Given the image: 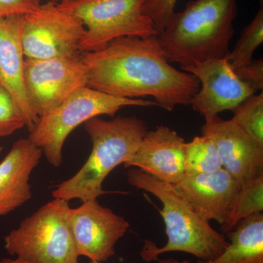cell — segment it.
I'll return each mask as SVG.
<instances>
[{
    "label": "cell",
    "instance_id": "cell-1",
    "mask_svg": "<svg viewBox=\"0 0 263 263\" xmlns=\"http://www.w3.org/2000/svg\"><path fill=\"white\" fill-rule=\"evenodd\" d=\"M81 57L89 87L118 98L152 97L168 111L190 105L200 89L195 76L170 64L157 35L118 38Z\"/></svg>",
    "mask_w": 263,
    "mask_h": 263
},
{
    "label": "cell",
    "instance_id": "cell-2",
    "mask_svg": "<svg viewBox=\"0 0 263 263\" xmlns=\"http://www.w3.org/2000/svg\"><path fill=\"white\" fill-rule=\"evenodd\" d=\"M238 0H192L175 12L157 37L170 62L197 65L229 53Z\"/></svg>",
    "mask_w": 263,
    "mask_h": 263
},
{
    "label": "cell",
    "instance_id": "cell-3",
    "mask_svg": "<svg viewBox=\"0 0 263 263\" xmlns=\"http://www.w3.org/2000/svg\"><path fill=\"white\" fill-rule=\"evenodd\" d=\"M127 178L133 187L152 194L162 204L159 212L165 226L167 243L158 247L151 240H146L141 252L143 260L157 261L162 254L176 252L192 254L198 260H212L229 245L224 235L199 216L171 183L136 167L127 171Z\"/></svg>",
    "mask_w": 263,
    "mask_h": 263
},
{
    "label": "cell",
    "instance_id": "cell-4",
    "mask_svg": "<svg viewBox=\"0 0 263 263\" xmlns=\"http://www.w3.org/2000/svg\"><path fill=\"white\" fill-rule=\"evenodd\" d=\"M84 128L92 143L91 154L77 174L53 190V198L86 201L110 193L103 190L105 179L131 158L148 131L146 123L136 117H95Z\"/></svg>",
    "mask_w": 263,
    "mask_h": 263
},
{
    "label": "cell",
    "instance_id": "cell-5",
    "mask_svg": "<svg viewBox=\"0 0 263 263\" xmlns=\"http://www.w3.org/2000/svg\"><path fill=\"white\" fill-rule=\"evenodd\" d=\"M157 106L155 101L118 98L86 86L76 89L57 108L39 119L29 139L42 150L50 164L60 167L67 137L81 124L100 116L115 117L124 107Z\"/></svg>",
    "mask_w": 263,
    "mask_h": 263
},
{
    "label": "cell",
    "instance_id": "cell-6",
    "mask_svg": "<svg viewBox=\"0 0 263 263\" xmlns=\"http://www.w3.org/2000/svg\"><path fill=\"white\" fill-rule=\"evenodd\" d=\"M68 200L53 198L4 238L10 256L27 263H80L67 220Z\"/></svg>",
    "mask_w": 263,
    "mask_h": 263
},
{
    "label": "cell",
    "instance_id": "cell-7",
    "mask_svg": "<svg viewBox=\"0 0 263 263\" xmlns=\"http://www.w3.org/2000/svg\"><path fill=\"white\" fill-rule=\"evenodd\" d=\"M146 0H65L59 8L78 17L86 32L80 51L95 52L120 37L148 38L158 34L143 12Z\"/></svg>",
    "mask_w": 263,
    "mask_h": 263
},
{
    "label": "cell",
    "instance_id": "cell-8",
    "mask_svg": "<svg viewBox=\"0 0 263 263\" xmlns=\"http://www.w3.org/2000/svg\"><path fill=\"white\" fill-rule=\"evenodd\" d=\"M86 29L76 15L53 2L23 15L22 43L25 58L32 60L70 58L81 55Z\"/></svg>",
    "mask_w": 263,
    "mask_h": 263
},
{
    "label": "cell",
    "instance_id": "cell-9",
    "mask_svg": "<svg viewBox=\"0 0 263 263\" xmlns=\"http://www.w3.org/2000/svg\"><path fill=\"white\" fill-rule=\"evenodd\" d=\"M24 79L29 103L40 119L76 89L87 86L81 53L70 58H25Z\"/></svg>",
    "mask_w": 263,
    "mask_h": 263
},
{
    "label": "cell",
    "instance_id": "cell-10",
    "mask_svg": "<svg viewBox=\"0 0 263 263\" xmlns=\"http://www.w3.org/2000/svg\"><path fill=\"white\" fill-rule=\"evenodd\" d=\"M67 220L79 256L99 262L115 255L117 242L130 226L125 218L100 205L98 199L83 201L76 209L70 208Z\"/></svg>",
    "mask_w": 263,
    "mask_h": 263
},
{
    "label": "cell",
    "instance_id": "cell-11",
    "mask_svg": "<svg viewBox=\"0 0 263 263\" xmlns=\"http://www.w3.org/2000/svg\"><path fill=\"white\" fill-rule=\"evenodd\" d=\"M200 81V89L190 101L193 110L209 119L233 110L256 91L240 80L226 57L213 59L197 65L181 67Z\"/></svg>",
    "mask_w": 263,
    "mask_h": 263
},
{
    "label": "cell",
    "instance_id": "cell-12",
    "mask_svg": "<svg viewBox=\"0 0 263 263\" xmlns=\"http://www.w3.org/2000/svg\"><path fill=\"white\" fill-rule=\"evenodd\" d=\"M201 133L215 143L223 168L240 187L263 176V148L231 120L219 116L205 119Z\"/></svg>",
    "mask_w": 263,
    "mask_h": 263
},
{
    "label": "cell",
    "instance_id": "cell-13",
    "mask_svg": "<svg viewBox=\"0 0 263 263\" xmlns=\"http://www.w3.org/2000/svg\"><path fill=\"white\" fill-rule=\"evenodd\" d=\"M172 185L202 219L216 221L221 226L228 219L240 188L224 168L212 174H184Z\"/></svg>",
    "mask_w": 263,
    "mask_h": 263
},
{
    "label": "cell",
    "instance_id": "cell-14",
    "mask_svg": "<svg viewBox=\"0 0 263 263\" xmlns=\"http://www.w3.org/2000/svg\"><path fill=\"white\" fill-rule=\"evenodd\" d=\"M186 141L177 132L164 125L147 131L138 149L124 167L141 170L164 182L174 184L184 174Z\"/></svg>",
    "mask_w": 263,
    "mask_h": 263
},
{
    "label": "cell",
    "instance_id": "cell-15",
    "mask_svg": "<svg viewBox=\"0 0 263 263\" xmlns=\"http://www.w3.org/2000/svg\"><path fill=\"white\" fill-rule=\"evenodd\" d=\"M22 18L23 15L0 18V83L14 98L26 127L31 131L40 118L29 103L24 84L25 56L22 43Z\"/></svg>",
    "mask_w": 263,
    "mask_h": 263
},
{
    "label": "cell",
    "instance_id": "cell-16",
    "mask_svg": "<svg viewBox=\"0 0 263 263\" xmlns=\"http://www.w3.org/2000/svg\"><path fill=\"white\" fill-rule=\"evenodd\" d=\"M43 155L42 150L29 138H21L0 162V216L32 198L29 179Z\"/></svg>",
    "mask_w": 263,
    "mask_h": 263
},
{
    "label": "cell",
    "instance_id": "cell-17",
    "mask_svg": "<svg viewBox=\"0 0 263 263\" xmlns=\"http://www.w3.org/2000/svg\"><path fill=\"white\" fill-rule=\"evenodd\" d=\"M229 245L215 259L197 263H263V214L240 221L226 233Z\"/></svg>",
    "mask_w": 263,
    "mask_h": 263
},
{
    "label": "cell",
    "instance_id": "cell-18",
    "mask_svg": "<svg viewBox=\"0 0 263 263\" xmlns=\"http://www.w3.org/2000/svg\"><path fill=\"white\" fill-rule=\"evenodd\" d=\"M184 174H212L223 168L215 143L206 136H196L185 143L183 152Z\"/></svg>",
    "mask_w": 263,
    "mask_h": 263
},
{
    "label": "cell",
    "instance_id": "cell-19",
    "mask_svg": "<svg viewBox=\"0 0 263 263\" xmlns=\"http://www.w3.org/2000/svg\"><path fill=\"white\" fill-rule=\"evenodd\" d=\"M263 212V176L249 181L240 188L228 219L221 226L226 234L240 221Z\"/></svg>",
    "mask_w": 263,
    "mask_h": 263
},
{
    "label": "cell",
    "instance_id": "cell-20",
    "mask_svg": "<svg viewBox=\"0 0 263 263\" xmlns=\"http://www.w3.org/2000/svg\"><path fill=\"white\" fill-rule=\"evenodd\" d=\"M263 43V5L250 23L243 28L234 48L227 55L233 70L254 60V52Z\"/></svg>",
    "mask_w": 263,
    "mask_h": 263
},
{
    "label": "cell",
    "instance_id": "cell-21",
    "mask_svg": "<svg viewBox=\"0 0 263 263\" xmlns=\"http://www.w3.org/2000/svg\"><path fill=\"white\" fill-rule=\"evenodd\" d=\"M232 112L230 120L263 148V93L245 99Z\"/></svg>",
    "mask_w": 263,
    "mask_h": 263
},
{
    "label": "cell",
    "instance_id": "cell-22",
    "mask_svg": "<svg viewBox=\"0 0 263 263\" xmlns=\"http://www.w3.org/2000/svg\"><path fill=\"white\" fill-rule=\"evenodd\" d=\"M26 127L14 98L0 83V138L9 136Z\"/></svg>",
    "mask_w": 263,
    "mask_h": 263
},
{
    "label": "cell",
    "instance_id": "cell-23",
    "mask_svg": "<svg viewBox=\"0 0 263 263\" xmlns=\"http://www.w3.org/2000/svg\"><path fill=\"white\" fill-rule=\"evenodd\" d=\"M179 0H146L143 12L153 22L157 33H160L176 10ZM158 35V34H157Z\"/></svg>",
    "mask_w": 263,
    "mask_h": 263
},
{
    "label": "cell",
    "instance_id": "cell-24",
    "mask_svg": "<svg viewBox=\"0 0 263 263\" xmlns=\"http://www.w3.org/2000/svg\"><path fill=\"white\" fill-rule=\"evenodd\" d=\"M235 72L240 80L245 81L257 92L263 89V59L252 61L235 69Z\"/></svg>",
    "mask_w": 263,
    "mask_h": 263
},
{
    "label": "cell",
    "instance_id": "cell-25",
    "mask_svg": "<svg viewBox=\"0 0 263 263\" xmlns=\"http://www.w3.org/2000/svg\"><path fill=\"white\" fill-rule=\"evenodd\" d=\"M41 0H0V18L24 15L37 9Z\"/></svg>",
    "mask_w": 263,
    "mask_h": 263
},
{
    "label": "cell",
    "instance_id": "cell-26",
    "mask_svg": "<svg viewBox=\"0 0 263 263\" xmlns=\"http://www.w3.org/2000/svg\"><path fill=\"white\" fill-rule=\"evenodd\" d=\"M158 263H191L189 260H183V261H179L177 260V259H159ZM0 263H27L25 262H23V261L19 260V259L15 258H3L0 260ZM90 263H102L96 262V261H91L90 260Z\"/></svg>",
    "mask_w": 263,
    "mask_h": 263
},
{
    "label": "cell",
    "instance_id": "cell-27",
    "mask_svg": "<svg viewBox=\"0 0 263 263\" xmlns=\"http://www.w3.org/2000/svg\"><path fill=\"white\" fill-rule=\"evenodd\" d=\"M50 2H53V3H57V2H62L65 1V0H49Z\"/></svg>",
    "mask_w": 263,
    "mask_h": 263
},
{
    "label": "cell",
    "instance_id": "cell-28",
    "mask_svg": "<svg viewBox=\"0 0 263 263\" xmlns=\"http://www.w3.org/2000/svg\"><path fill=\"white\" fill-rule=\"evenodd\" d=\"M3 148L2 146H0V155H1L2 152H3Z\"/></svg>",
    "mask_w": 263,
    "mask_h": 263
},
{
    "label": "cell",
    "instance_id": "cell-29",
    "mask_svg": "<svg viewBox=\"0 0 263 263\" xmlns=\"http://www.w3.org/2000/svg\"><path fill=\"white\" fill-rule=\"evenodd\" d=\"M259 3H260L261 5H263V0H259Z\"/></svg>",
    "mask_w": 263,
    "mask_h": 263
}]
</instances>
